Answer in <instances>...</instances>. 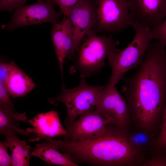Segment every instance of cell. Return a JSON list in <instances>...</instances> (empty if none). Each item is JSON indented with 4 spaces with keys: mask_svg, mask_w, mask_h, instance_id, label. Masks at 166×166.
Masks as SVG:
<instances>
[{
    "mask_svg": "<svg viewBox=\"0 0 166 166\" xmlns=\"http://www.w3.org/2000/svg\"><path fill=\"white\" fill-rule=\"evenodd\" d=\"M124 81L131 126L156 138L166 104V47L158 40L151 43L135 73Z\"/></svg>",
    "mask_w": 166,
    "mask_h": 166,
    "instance_id": "1",
    "label": "cell"
},
{
    "mask_svg": "<svg viewBox=\"0 0 166 166\" xmlns=\"http://www.w3.org/2000/svg\"><path fill=\"white\" fill-rule=\"evenodd\" d=\"M49 140L60 151L78 163L97 166H142L147 157L128 141L125 129L109 124L102 135L90 140L72 141Z\"/></svg>",
    "mask_w": 166,
    "mask_h": 166,
    "instance_id": "2",
    "label": "cell"
},
{
    "mask_svg": "<svg viewBox=\"0 0 166 166\" xmlns=\"http://www.w3.org/2000/svg\"><path fill=\"white\" fill-rule=\"evenodd\" d=\"M135 34L131 43L124 49L110 52L107 56L112 73L108 82L116 84L127 72L138 68L142 63L151 41L155 39L151 29L133 20L131 24Z\"/></svg>",
    "mask_w": 166,
    "mask_h": 166,
    "instance_id": "3",
    "label": "cell"
},
{
    "mask_svg": "<svg viewBox=\"0 0 166 166\" xmlns=\"http://www.w3.org/2000/svg\"><path fill=\"white\" fill-rule=\"evenodd\" d=\"M96 33L92 30L83 38L77 49L76 61L70 69V73L78 72L81 78H86L97 73L104 66L109 53L117 49V41Z\"/></svg>",
    "mask_w": 166,
    "mask_h": 166,
    "instance_id": "4",
    "label": "cell"
},
{
    "mask_svg": "<svg viewBox=\"0 0 166 166\" xmlns=\"http://www.w3.org/2000/svg\"><path fill=\"white\" fill-rule=\"evenodd\" d=\"M104 85L88 84L85 78H81L78 85L70 89L62 85L61 91L54 97L48 99L54 105L63 103L65 106L67 116L64 122L65 126L69 124L82 114L96 109L99 98Z\"/></svg>",
    "mask_w": 166,
    "mask_h": 166,
    "instance_id": "5",
    "label": "cell"
},
{
    "mask_svg": "<svg viewBox=\"0 0 166 166\" xmlns=\"http://www.w3.org/2000/svg\"><path fill=\"white\" fill-rule=\"evenodd\" d=\"M97 21L93 30L119 33L131 26L133 19L127 0H94Z\"/></svg>",
    "mask_w": 166,
    "mask_h": 166,
    "instance_id": "6",
    "label": "cell"
},
{
    "mask_svg": "<svg viewBox=\"0 0 166 166\" xmlns=\"http://www.w3.org/2000/svg\"><path fill=\"white\" fill-rule=\"evenodd\" d=\"M60 16L52 3L38 0L34 4H24L14 9L10 21L2 28L11 31L22 26L45 22L53 24L57 22Z\"/></svg>",
    "mask_w": 166,
    "mask_h": 166,
    "instance_id": "7",
    "label": "cell"
},
{
    "mask_svg": "<svg viewBox=\"0 0 166 166\" xmlns=\"http://www.w3.org/2000/svg\"><path fill=\"white\" fill-rule=\"evenodd\" d=\"M96 110L111 123L126 129L130 126L129 110L126 100L116 85H104Z\"/></svg>",
    "mask_w": 166,
    "mask_h": 166,
    "instance_id": "8",
    "label": "cell"
},
{
    "mask_svg": "<svg viewBox=\"0 0 166 166\" xmlns=\"http://www.w3.org/2000/svg\"><path fill=\"white\" fill-rule=\"evenodd\" d=\"M110 123L96 110L88 111L65 126L63 139L78 141L96 138L105 132Z\"/></svg>",
    "mask_w": 166,
    "mask_h": 166,
    "instance_id": "9",
    "label": "cell"
},
{
    "mask_svg": "<svg viewBox=\"0 0 166 166\" xmlns=\"http://www.w3.org/2000/svg\"><path fill=\"white\" fill-rule=\"evenodd\" d=\"M67 17L72 25L75 55L84 38L97 23V11L94 0H82L71 9Z\"/></svg>",
    "mask_w": 166,
    "mask_h": 166,
    "instance_id": "10",
    "label": "cell"
},
{
    "mask_svg": "<svg viewBox=\"0 0 166 166\" xmlns=\"http://www.w3.org/2000/svg\"><path fill=\"white\" fill-rule=\"evenodd\" d=\"M134 20L150 29L166 17V0H127Z\"/></svg>",
    "mask_w": 166,
    "mask_h": 166,
    "instance_id": "11",
    "label": "cell"
},
{
    "mask_svg": "<svg viewBox=\"0 0 166 166\" xmlns=\"http://www.w3.org/2000/svg\"><path fill=\"white\" fill-rule=\"evenodd\" d=\"M51 38L54 48L63 82V64L65 58L74 59L73 34L71 22L64 15L60 22L53 24L51 29Z\"/></svg>",
    "mask_w": 166,
    "mask_h": 166,
    "instance_id": "12",
    "label": "cell"
},
{
    "mask_svg": "<svg viewBox=\"0 0 166 166\" xmlns=\"http://www.w3.org/2000/svg\"><path fill=\"white\" fill-rule=\"evenodd\" d=\"M32 126L26 131L30 134L33 133L36 137L29 140L30 141H36L43 136L51 138L65 134V131L61 124L58 113L51 110L40 113L33 118L26 121Z\"/></svg>",
    "mask_w": 166,
    "mask_h": 166,
    "instance_id": "13",
    "label": "cell"
},
{
    "mask_svg": "<svg viewBox=\"0 0 166 166\" xmlns=\"http://www.w3.org/2000/svg\"><path fill=\"white\" fill-rule=\"evenodd\" d=\"M45 140L36 145L31 152L32 156L40 158L49 165L78 166L68 156L59 150L50 141Z\"/></svg>",
    "mask_w": 166,
    "mask_h": 166,
    "instance_id": "14",
    "label": "cell"
},
{
    "mask_svg": "<svg viewBox=\"0 0 166 166\" xmlns=\"http://www.w3.org/2000/svg\"><path fill=\"white\" fill-rule=\"evenodd\" d=\"M4 84L13 99L25 96L35 86L32 79L15 63Z\"/></svg>",
    "mask_w": 166,
    "mask_h": 166,
    "instance_id": "15",
    "label": "cell"
},
{
    "mask_svg": "<svg viewBox=\"0 0 166 166\" xmlns=\"http://www.w3.org/2000/svg\"><path fill=\"white\" fill-rule=\"evenodd\" d=\"M17 135L12 134L5 137L4 140L9 149L13 166H28L33 148L26 141L19 139Z\"/></svg>",
    "mask_w": 166,
    "mask_h": 166,
    "instance_id": "16",
    "label": "cell"
},
{
    "mask_svg": "<svg viewBox=\"0 0 166 166\" xmlns=\"http://www.w3.org/2000/svg\"><path fill=\"white\" fill-rule=\"evenodd\" d=\"M27 121L26 113L10 112L0 108V133L5 137L11 134L27 136L30 134L19 127V123Z\"/></svg>",
    "mask_w": 166,
    "mask_h": 166,
    "instance_id": "17",
    "label": "cell"
},
{
    "mask_svg": "<svg viewBox=\"0 0 166 166\" xmlns=\"http://www.w3.org/2000/svg\"><path fill=\"white\" fill-rule=\"evenodd\" d=\"M127 140L135 148L145 156L148 159L156 152V138L130 126L125 129Z\"/></svg>",
    "mask_w": 166,
    "mask_h": 166,
    "instance_id": "18",
    "label": "cell"
},
{
    "mask_svg": "<svg viewBox=\"0 0 166 166\" xmlns=\"http://www.w3.org/2000/svg\"><path fill=\"white\" fill-rule=\"evenodd\" d=\"M156 151L166 155V104L158 136L156 138Z\"/></svg>",
    "mask_w": 166,
    "mask_h": 166,
    "instance_id": "19",
    "label": "cell"
},
{
    "mask_svg": "<svg viewBox=\"0 0 166 166\" xmlns=\"http://www.w3.org/2000/svg\"><path fill=\"white\" fill-rule=\"evenodd\" d=\"M11 98L5 84L0 81V108L10 112H16Z\"/></svg>",
    "mask_w": 166,
    "mask_h": 166,
    "instance_id": "20",
    "label": "cell"
},
{
    "mask_svg": "<svg viewBox=\"0 0 166 166\" xmlns=\"http://www.w3.org/2000/svg\"><path fill=\"white\" fill-rule=\"evenodd\" d=\"M83 0H46L57 5L64 15L68 16L71 9Z\"/></svg>",
    "mask_w": 166,
    "mask_h": 166,
    "instance_id": "21",
    "label": "cell"
},
{
    "mask_svg": "<svg viewBox=\"0 0 166 166\" xmlns=\"http://www.w3.org/2000/svg\"><path fill=\"white\" fill-rule=\"evenodd\" d=\"M150 29L155 40L159 41L166 47V17L159 25Z\"/></svg>",
    "mask_w": 166,
    "mask_h": 166,
    "instance_id": "22",
    "label": "cell"
},
{
    "mask_svg": "<svg viewBox=\"0 0 166 166\" xmlns=\"http://www.w3.org/2000/svg\"><path fill=\"white\" fill-rule=\"evenodd\" d=\"M166 166V155L155 152L143 164L142 166Z\"/></svg>",
    "mask_w": 166,
    "mask_h": 166,
    "instance_id": "23",
    "label": "cell"
},
{
    "mask_svg": "<svg viewBox=\"0 0 166 166\" xmlns=\"http://www.w3.org/2000/svg\"><path fill=\"white\" fill-rule=\"evenodd\" d=\"M28 0H0V11L11 12Z\"/></svg>",
    "mask_w": 166,
    "mask_h": 166,
    "instance_id": "24",
    "label": "cell"
},
{
    "mask_svg": "<svg viewBox=\"0 0 166 166\" xmlns=\"http://www.w3.org/2000/svg\"><path fill=\"white\" fill-rule=\"evenodd\" d=\"M8 147L4 141H0V166H12V160L10 155L8 151Z\"/></svg>",
    "mask_w": 166,
    "mask_h": 166,
    "instance_id": "25",
    "label": "cell"
},
{
    "mask_svg": "<svg viewBox=\"0 0 166 166\" xmlns=\"http://www.w3.org/2000/svg\"><path fill=\"white\" fill-rule=\"evenodd\" d=\"M15 63L13 61L8 63L0 62V81L4 84L8 79Z\"/></svg>",
    "mask_w": 166,
    "mask_h": 166,
    "instance_id": "26",
    "label": "cell"
},
{
    "mask_svg": "<svg viewBox=\"0 0 166 166\" xmlns=\"http://www.w3.org/2000/svg\"></svg>",
    "mask_w": 166,
    "mask_h": 166,
    "instance_id": "27",
    "label": "cell"
}]
</instances>
